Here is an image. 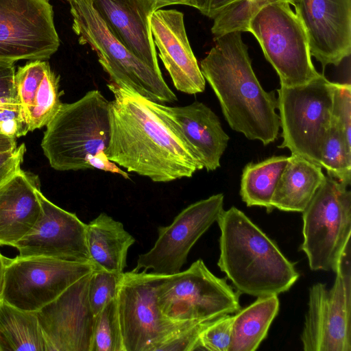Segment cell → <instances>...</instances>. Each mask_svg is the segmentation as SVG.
I'll use <instances>...</instances> for the list:
<instances>
[{
    "instance_id": "6da1fadb",
    "label": "cell",
    "mask_w": 351,
    "mask_h": 351,
    "mask_svg": "<svg viewBox=\"0 0 351 351\" xmlns=\"http://www.w3.org/2000/svg\"><path fill=\"white\" fill-rule=\"evenodd\" d=\"M109 102L110 140L105 153L128 172L153 182L191 178L203 169L184 141L135 91L112 83Z\"/></svg>"
},
{
    "instance_id": "7a4b0ae2",
    "label": "cell",
    "mask_w": 351,
    "mask_h": 351,
    "mask_svg": "<svg viewBox=\"0 0 351 351\" xmlns=\"http://www.w3.org/2000/svg\"><path fill=\"white\" fill-rule=\"evenodd\" d=\"M214 38L215 45L199 67L229 126L264 145L274 142L280 128L278 99L274 91H265L256 77L242 32Z\"/></svg>"
},
{
    "instance_id": "3957f363",
    "label": "cell",
    "mask_w": 351,
    "mask_h": 351,
    "mask_svg": "<svg viewBox=\"0 0 351 351\" xmlns=\"http://www.w3.org/2000/svg\"><path fill=\"white\" fill-rule=\"evenodd\" d=\"M217 265L239 293L260 297L288 291L299 273L270 239L243 211L223 210Z\"/></svg>"
},
{
    "instance_id": "277c9868",
    "label": "cell",
    "mask_w": 351,
    "mask_h": 351,
    "mask_svg": "<svg viewBox=\"0 0 351 351\" xmlns=\"http://www.w3.org/2000/svg\"><path fill=\"white\" fill-rule=\"evenodd\" d=\"M109 101L98 90L62 104L46 125L41 147L50 166L57 171L91 169L88 154L105 151L110 140Z\"/></svg>"
},
{
    "instance_id": "5b68a950",
    "label": "cell",
    "mask_w": 351,
    "mask_h": 351,
    "mask_svg": "<svg viewBox=\"0 0 351 351\" xmlns=\"http://www.w3.org/2000/svg\"><path fill=\"white\" fill-rule=\"evenodd\" d=\"M66 1L73 18L72 29L79 43L88 45L96 52L110 83L130 88L158 104L177 101L162 74L142 62L111 34L90 0Z\"/></svg>"
},
{
    "instance_id": "8992f818",
    "label": "cell",
    "mask_w": 351,
    "mask_h": 351,
    "mask_svg": "<svg viewBox=\"0 0 351 351\" xmlns=\"http://www.w3.org/2000/svg\"><path fill=\"white\" fill-rule=\"evenodd\" d=\"M247 32L258 42L280 86L303 85L321 75L313 64L304 27L289 3L261 7L250 19Z\"/></svg>"
},
{
    "instance_id": "52a82bcc",
    "label": "cell",
    "mask_w": 351,
    "mask_h": 351,
    "mask_svg": "<svg viewBox=\"0 0 351 351\" xmlns=\"http://www.w3.org/2000/svg\"><path fill=\"white\" fill-rule=\"evenodd\" d=\"M277 92L282 138L279 147L320 166L331 126L334 82L321 74L303 85L280 86Z\"/></svg>"
},
{
    "instance_id": "ba28073f",
    "label": "cell",
    "mask_w": 351,
    "mask_h": 351,
    "mask_svg": "<svg viewBox=\"0 0 351 351\" xmlns=\"http://www.w3.org/2000/svg\"><path fill=\"white\" fill-rule=\"evenodd\" d=\"M326 176L302 213L300 250L313 271H335L351 234V192Z\"/></svg>"
},
{
    "instance_id": "9c48e42d",
    "label": "cell",
    "mask_w": 351,
    "mask_h": 351,
    "mask_svg": "<svg viewBox=\"0 0 351 351\" xmlns=\"http://www.w3.org/2000/svg\"><path fill=\"white\" fill-rule=\"evenodd\" d=\"M165 276L123 272L117 300L125 351H158L171 337L199 323L176 322L162 314L157 290Z\"/></svg>"
},
{
    "instance_id": "30bf717a",
    "label": "cell",
    "mask_w": 351,
    "mask_h": 351,
    "mask_svg": "<svg viewBox=\"0 0 351 351\" xmlns=\"http://www.w3.org/2000/svg\"><path fill=\"white\" fill-rule=\"evenodd\" d=\"M239 296L202 259L183 271L165 275L157 290L162 314L176 322H201L237 313Z\"/></svg>"
},
{
    "instance_id": "8fae6325",
    "label": "cell",
    "mask_w": 351,
    "mask_h": 351,
    "mask_svg": "<svg viewBox=\"0 0 351 351\" xmlns=\"http://www.w3.org/2000/svg\"><path fill=\"white\" fill-rule=\"evenodd\" d=\"M333 285L309 289L301 342L305 351L351 350L350 241L338 261Z\"/></svg>"
},
{
    "instance_id": "7c38bea8",
    "label": "cell",
    "mask_w": 351,
    "mask_h": 351,
    "mask_svg": "<svg viewBox=\"0 0 351 351\" xmlns=\"http://www.w3.org/2000/svg\"><path fill=\"white\" fill-rule=\"evenodd\" d=\"M95 269L91 263L45 256L8 258L2 300L20 309L36 312Z\"/></svg>"
},
{
    "instance_id": "4fadbf2b",
    "label": "cell",
    "mask_w": 351,
    "mask_h": 351,
    "mask_svg": "<svg viewBox=\"0 0 351 351\" xmlns=\"http://www.w3.org/2000/svg\"><path fill=\"white\" fill-rule=\"evenodd\" d=\"M59 47L49 0H0V61L45 60Z\"/></svg>"
},
{
    "instance_id": "5bb4252c",
    "label": "cell",
    "mask_w": 351,
    "mask_h": 351,
    "mask_svg": "<svg viewBox=\"0 0 351 351\" xmlns=\"http://www.w3.org/2000/svg\"><path fill=\"white\" fill-rule=\"evenodd\" d=\"M223 195L218 193L194 202L184 208L171 224L159 226L154 246L138 256L132 271L152 269L165 275L180 271L193 246L217 221L223 210Z\"/></svg>"
},
{
    "instance_id": "9a60e30c",
    "label": "cell",
    "mask_w": 351,
    "mask_h": 351,
    "mask_svg": "<svg viewBox=\"0 0 351 351\" xmlns=\"http://www.w3.org/2000/svg\"><path fill=\"white\" fill-rule=\"evenodd\" d=\"M36 193L42 213L30 231L14 245L19 256L92 263L86 243V224L75 213L52 203L40 189Z\"/></svg>"
},
{
    "instance_id": "2e32d148",
    "label": "cell",
    "mask_w": 351,
    "mask_h": 351,
    "mask_svg": "<svg viewBox=\"0 0 351 351\" xmlns=\"http://www.w3.org/2000/svg\"><path fill=\"white\" fill-rule=\"evenodd\" d=\"M90 273L36 311L51 351L90 350L95 319L88 297Z\"/></svg>"
},
{
    "instance_id": "e0dca14e",
    "label": "cell",
    "mask_w": 351,
    "mask_h": 351,
    "mask_svg": "<svg viewBox=\"0 0 351 351\" xmlns=\"http://www.w3.org/2000/svg\"><path fill=\"white\" fill-rule=\"evenodd\" d=\"M295 14L306 30L311 56L339 66L351 53V0H296Z\"/></svg>"
},
{
    "instance_id": "ac0fdd59",
    "label": "cell",
    "mask_w": 351,
    "mask_h": 351,
    "mask_svg": "<svg viewBox=\"0 0 351 351\" xmlns=\"http://www.w3.org/2000/svg\"><path fill=\"white\" fill-rule=\"evenodd\" d=\"M156 112L184 141L207 171L220 167L230 139L217 114L206 105L194 101L167 106L149 100Z\"/></svg>"
},
{
    "instance_id": "d6986e66",
    "label": "cell",
    "mask_w": 351,
    "mask_h": 351,
    "mask_svg": "<svg viewBox=\"0 0 351 351\" xmlns=\"http://www.w3.org/2000/svg\"><path fill=\"white\" fill-rule=\"evenodd\" d=\"M159 57L175 88L189 95L202 93L206 80L186 35L184 15L176 10H158L149 19Z\"/></svg>"
},
{
    "instance_id": "ffe728a7",
    "label": "cell",
    "mask_w": 351,
    "mask_h": 351,
    "mask_svg": "<svg viewBox=\"0 0 351 351\" xmlns=\"http://www.w3.org/2000/svg\"><path fill=\"white\" fill-rule=\"evenodd\" d=\"M111 34L130 51L159 74L149 19L151 0H90Z\"/></svg>"
},
{
    "instance_id": "44dd1931",
    "label": "cell",
    "mask_w": 351,
    "mask_h": 351,
    "mask_svg": "<svg viewBox=\"0 0 351 351\" xmlns=\"http://www.w3.org/2000/svg\"><path fill=\"white\" fill-rule=\"evenodd\" d=\"M38 177L21 169L0 184V245L14 246L33 228L42 213Z\"/></svg>"
},
{
    "instance_id": "7402d4cb",
    "label": "cell",
    "mask_w": 351,
    "mask_h": 351,
    "mask_svg": "<svg viewBox=\"0 0 351 351\" xmlns=\"http://www.w3.org/2000/svg\"><path fill=\"white\" fill-rule=\"evenodd\" d=\"M14 80L29 132L46 126L63 104L60 75L51 70L47 61L37 60L19 66Z\"/></svg>"
},
{
    "instance_id": "603a6c76",
    "label": "cell",
    "mask_w": 351,
    "mask_h": 351,
    "mask_svg": "<svg viewBox=\"0 0 351 351\" xmlns=\"http://www.w3.org/2000/svg\"><path fill=\"white\" fill-rule=\"evenodd\" d=\"M86 238L90 260L96 269L124 272L128 252L135 239L121 222L101 213L86 224Z\"/></svg>"
},
{
    "instance_id": "cb8c5ba5",
    "label": "cell",
    "mask_w": 351,
    "mask_h": 351,
    "mask_svg": "<svg viewBox=\"0 0 351 351\" xmlns=\"http://www.w3.org/2000/svg\"><path fill=\"white\" fill-rule=\"evenodd\" d=\"M325 177L321 166L291 154L274 193L272 207L282 211L302 213Z\"/></svg>"
},
{
    "instance_id": "d4e9b609",
    "label": "cell",
    "mask_w": 351,
    "mask_h": 351,
    "mask_svg": "<svg viewBox=\"0 0 351 351\" xmlns=\"http://www.w3.org/2000/svg\"><path fill=\"white\" fill-rule=\"evenodd\" d=\"M278 295L257 297L251 304L233 315L232 338L229 351H254L267 335L278 315Z\"/></svg>"
},
{
    "instance_id": "484cf974",
    "label": "cell",
    "mask_w": 351,
    "mask_h": 351,
    "mask_svg": "<svg viewBox=\"0 0 351 351\" xmlns=\"http://www.w3.org/2000/svg\"><path fill=\"white\" fill-rule=\"evenodd\" d=\"M51 351L36 312L0 300V351Z\"/></svg>"
},
{
    "instance_id": "4316f807",
    "label": "cell",
    "mask_w": 351,
    "mask_h": 351,
    "mask_svg": "<svg viewBox=\"0 0 351 351\" xmlns=\"http://www.w3.org/2000/svg\"><path fill=\"white\" fill-rule=\"evenodd\" d=\"M288 161V156H272L257 163L250 162L243 169L240 195L247 206H261L268 213L276 187Z\"/></svg>"
},
{
    "instance_id": "83f0119b",
    "label": "cell",
    "mask_w": 351,
    "mask_h": 351,
    "mask_svg": "<svg viewBox=\"0 0 351 351\" xmlns=\"http://www.w3.org/2000/svg\"><path fill=\"white\" fill-rule=\"evenodd\" d=\"M320 166L331 177L348 186L351 183V145L333 124L323 145Z\"/></svg>"
},
{
    "instance_id": "f1b7e54d",
    "label": "cell",
    "mask_w": 351,
    "mask_h": 351,
    "mask_svg": "<svg viewBox=\"0 0 351 351\" xmlns=\"http://www.w3.org/2000/svg\"><path fill=\"white\" fill-rule=\"evenodd\" d=\"M90 351H125L117 298L95 316Z\"/></svg>"
},
{
    "instance_id": "f546056e",
    "label": "cell",
    "mask_w": 351,
    "mask_h": 351,
    "mask_svg": "<svg viewBox=\"0 0 351 351\" xmlns=\"http://www.w3.org/2000/svg\"><path fill=\"white\" fill-rule=\"evenodd\" d=\"M296 0H237L213 19L211 32L217 37L228 32H247L251 17L263 5L284 1L293 5Z\"/></svg>"
},
{
    "instance_id": "4dcf8cb0",
    "label": "cell",
    "mask_w": 351,
    "mask_h": 351,
    "mask_svg": "<svg viewBox=\"0 0 351 351\" xmlns=\"http://www.w3.org/2000/svg\"><path fill=\"white\" fill-rule=\"evenodd\" d=\"M123 274L103 269H95L90 273L88 297L91 311L95 316L117 297Z\"/></svg>"
},
{
    "instance_id": "1f68e13d",
    "label": "cell",
    "mask_w": 351,
    "mask_h": 351,
    "mask_svg": "<svg viewBox=\"0 0 351 351\" xmlns=\"http://www.w3.org/2000/svg\"><path fill=\"white\" fill-rule=\"evenodd\" d=\"M233 315L219 317L209 322L199 335L198 350L229 351Z\"/></svg>"
},
{
    "instance_id": "d6a6232c",
    "label": "cell",
    "mask_w": 351,
    "mask_h": 351,
    "mask_svg": "<svg viewBox=\"0 0 351 351\" xmlns=\"http://www.w3.org/2000/svg\"><path fill=\"white\" fill-rule=\"evenodd\" d=\"M331 123L335 125L351 145V85L334 82Z\"/></svg>"
},
{
    "instance_id": "836d02e7",
    "label": "cell",
    "mask_w": 351,
    "mask_h": 351,
    "mask_svg": "<svg viewBox=\"0 0 351 351\" xmlns=\"http://www.w3.org/2000/svg\"><path fill=\"white\" fill-rule=\"evenodd\" d=\"M29 132L19 99L0 101V134L17 138Z\"/></svg>"
},
{
    "instance_id": "e575fe53",
    "label": "cell",
    "mask_w": 351,
    "mask_h": 351,
    "mask_svg": "<svg viewBox=\"0 0 351 351\" xmlns=\"http://www.w3.org/2000/svg\"><path fill=\"white\" fill-rule=\"evenodd\" d=\"M213 320V319H212ZM212 320L199 322L186 328L165 341L158 351H193L198 350L199 335Z\"/></svg>"
},
{
    "instance_id": "d590c367",
    "label": "cell",
    "mask_w": 351,
    "mask_h": 351,
    "mask_svg": "<svg viewBox=\"0 0 351 351\" xmlns=\"http://www.w3.org/2000/svg\"><path fill=\"white\" fill-rule=\"evenodd\" d=\"M25 150L22 143L14 149L0 152V184L21 169Z\"/></svg>"
},
{
    "instance_id": "8d00e7d4",
    "label": "cell",
    "mask_w": 351,
    "mask_h": 351,
    "mask_svg": "<svg viewBox=\"0 0 351 351\" xmlns=\"http://www.w3.org/2000/svg\"><path fill=\"white\" fill-rule=\"evenodd\" d=\"M14 63L0 61V101L19 99Z\"/></svg>"
},
{
    "instance_id": "74e56055",
    "label": "cell",
    "mask_w": 351,
    "mask_h": 351,
    "mask_svg": "<svg viewBox=\"0 0 351 351\" xmlns=\"http://www.w3.org/2000/svg\"><path fill=\"white\" fill-rule=\"evenodd\" d=\"M86 162L91 169L117 173L125 179H130L129 174L120 169L116 163L109 160L104 151H99L95 154H88Z\"/></svg>"
},
{
    "instance_id": "f35d334b",
    "label": "cell",
    "mask_w": 351,
    "mask_h": 351,
    "mask_svg": "<svg viewBox=\"0 0 351 351\" xmlns=\"http://www.w3.org/2000/svg\"><path fill=\"white\" fill-rule=\"evenodd\" d=\"M237 0H203L199 12L213 19L218 14Z\"/></svg>"
},
{
    "instance_id": "ab89813d",
    "label": "cell",
    "mask_w": 351,
    "mask_h": 351,
    "mask_svg": "<svg viewBox=\"0 0 351 351\" xmlns=\"http://www.w3.org/2000/svg\"><path fill=\"white\" fill-rule=\"evenodd\" d=\"M153 4L154 11L160 10L165 6L180 4L193 7L200 10L203 0H151Z\"/></svg>"
},
{
    "instance_id": "60d3db41",
    "label": "cell",
    "mask_w": 351,
    "mask_h": 351,
    "mask_svg": "<svg viewBox=\"0 0 351 351\" xmlns=\"http://www.w3.org/2000/svg\"><path fill=\"white\" fill-rule=\"evenodd\" d=\"M17 146L16 138L0 134V152L14 149Z\"/></svg>"
},
{
    "instance_id": "b9f144b4",
    "label": "cell",
    "mask_w": 351,
    "mask_h": 351,
    "mask_svg": "<svg viewBox=\"0 0 351 351\" xmlns=\"http://www.w3.org/2000/svg\"><path fill=\"white\" fill-rule=\"evenodd\" d=\"M7 259L0 253V300H2Z\"/></svg>"
}]
</instances>
